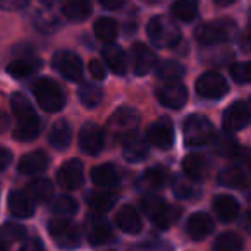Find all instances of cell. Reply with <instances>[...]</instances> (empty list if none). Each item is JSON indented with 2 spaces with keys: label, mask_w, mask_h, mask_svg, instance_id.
I'll list each match as a JSON object with an SVG mask.
<instances>
[{
  "label": "cell",
  "mask_w": 251,
  "mask_h": 251,
  "mask_svg": "<svg viewBox=\"0 0 251 251\" xmlns=\"http://www.w3.org/2000/svg\"><path fill=\"white\" fill-rule=\"evenodd\" d=\"M12 114L16 117L14 138L18 141H31L40 134V119L31 101L23 93H14L11 100Z\"/></svg>",
  "instance_id": "1"
},
{
  "label": "cell",
  "mask_w": 251,
  "mask_h": 251,
  "mask_svg": "<svg viewBox=\"0 0 251 251\" xmlns=\"http://www.w3.org/2000/svg\"><path fill=\"white\" fill-rule=\"evenodd\" d=\"M138 126H140V112L133 107H121L110 115L107 131L114 140L124 143L126 140L136 134Z\"/></svg>",
  "instance_id": "2"
},
{
  "label": "cell",
  "mask_w": 251,
  "mask_h": 251,
  "mask_svg": "<svg viewBox=\"0 0 251 251\" xmlns=\"http://www.w3.org/2000/svg\"><path fill=\"white\" fill-rule=\"evenodd\" d=\"M148 38L158 49H174L181 42V29L169 16H155L147 26Z\"/></svg>",
  "instance_id": "3"
},
{
  "label": "cell",
  "mask_w": 251,
  "mask_h": 251,
  "mask_svg": "<svg viewBox=\"0 0 251 251\" xmlns=\"http://www.w3.org/2000/svg\"><path fill=\"white\" fill-rule=\"evenodd\" d=\"M182 136L188 147H205L215 140V129L205 115L193 114L182 124Z\"/></svg>",
  "instance_id": "4"
},
{
  "label": "cell",
  "mask_w": 251,
  "mask_h": 251,
  "mask_svg": "<svg viewBox=\"0 0 251 251\" xmlns=\"http://www.w3.org/2000/svg\"><path fill=\"white\" fill-rule=\"evenodd\" d=\"M236 33V25L230 19H217L212 23H203L195 29V38L201 45H217L229 42Z\"/></svg>",
  "instance_id": "5"
},
{
  "label": "cell",
  "mask_w": 251,
  "mask_h": 251,
  "mask_svg": "<svg viewBox=\"0 0 251 251\" xmlns=\"http://www.w3.org/2000/svg\"><path fill=\"white\" fill-rule=\"evenodd\" d=\"M33 93L38 105L45 112H59L66 105V95L62 88L49 77H42L33 84Z\"/></svg>",
  "instance_id": "6"
},
{
  "label": "cell",
  "mask_w": 251,
  "mask_h": 251,
  "mask_svg": "<svg viewBox=\"0 0 251 251\" xmlns=\"http://www.w3.org/2000/svg\"><path fill=\"white\" fill-rule=\"evenodd\" d=\"M141 208L143 213L160 229H167L169 226L177 220L179 217V208L176 206H169L162 198L155 195H147L141 200Z\"/></svg>",
  "instance_id": "7"
},
{
  "label": "cell",
  "mask_w": 251,
  "mask_h": 251,
  "mask_svg": "<svg viewBox=\"0 0 251 251\" xmlns=\"http://www.w3.org/2000/svg\"><path fill=\"white\" fill-rule=\"evenodd\" d=\"M49 232L55 244L62 250H74L81 244V232L76 224L67 219H52L49 222Z\"/></svg>",
  "instance_id": "8"
},
{
  "label": "cell",
  "mask_w": 251,
  "mask_h": 251,
  "mask_svg": "<svg viewBox=\"0 0 251 251\" xmlns=\"http://www.w3.org/2000/svg\"><path fill=\"white\" fill-rule=\"evenodd\" d=\"M26 7L31 9V19L40 31L52 33L59 28V16L53 9L52 0H29Z\"/></svg>",
  "instance_id": "9"
},
{
  "label": "cell",
  "mask_w": 251,
  "mask_h": 251,
  "mask_svg": "<svg viewBox=\"0 0 251 251\" xmlns=\"http://www.w3.org/2000/svg\"><path fill=\"white\" fill-rule=\"evenodd\" d=\"M227 91H229V84L226 77L220 76L219 73H205L196 79V93L201 98L219 100L226 97Z\"/></svg>",
  "instance_id": "10"
},
{
  "label": "cell",
  "mask_w": 251,
  "mask_h": 251,
  "mask_svg": "<svg viewBox=\"0 0 251 251\" xmlns=\"http://www.w3.org/2000/svg\"><path fill=\"white\" fill-rule=\"evenodd\" d=\"M52 66L59 74L69 81H81L83 77V62L76 53L69 50H60L52 57Z\"/></svg>",
  "instance_id": "11"
},
{
  "label": "cell",
  "mask_w": 251,
  "mask_h": 251,
  "mask_svg": "<svg viewBox=\"0 0 251 251\" xmlns=\"http://www.w3.org/2000/svg\"><path fill=\"white\" fill-rule=\"evenodd\" d=\"M157 97L160 103L167 108H181L184 107L188 100V90L181 81H167L157 91Z\"/></svg>",
  "instance_id": "12"
},
{
  "label": "cell",
  "mask_w": 251,
  "mask_h": 251,
  "mask_svg": "<svg viewBox=\"0 0 251 251\" xmlns=\"http://www.w3.org/2000/svg\"><path fill=\"white\" fill-rule=\"evenodd\" d=\"M105 147V133L100 126L88 122L79 131V148L88 155H98Z\"/></svg>",
  "instance_id": "13"
},
{
  "label": "cell",
  "mask_w": 251,
  "mask_h": 251,
  "mask_svg": "<svg viewBox=\"0 0 251 251\" xmlns=\"http://www.w3.org/2000/svg\"><path fill=\"white\" fill-rule=\"evenodd\" d=\"M250 122V108L244 101L237 100L227 107L222 117V126L227 133H236V131L244 129Z\"/></svg>",
  "instance_id": "14"
},
{
  "label": "cell",
  "mask_w": 251,
  "mask_h": 251,
  "mask_svg": "<svg viewBox=\"0 0 251 251\" xmlns=\"http://www.w3.org/2000/svg\"><path fill=\"white\" fill-rule=\"evenodd\" d=\"M147 141L160 150H169L174 141V127L167 117H162L155 124H151L147 131Z\"/></svg>",
  "instance_id": "15"
},
{
  "label": "cell",
  "mask_w": 251,
  "mask_h": 251,
  "mask_svg": "<svg viewBox=\"0 0 251 251\" xmlns=\"http://www.w3.org/2000/svg\"><path fill=\"white\" fill-rule=\"evenodd\" d=\"M84 181V172L83 164L79 160H69L59 169L57 172V182L60 188L67 189V191H74V189L81 188Z\"/></svg>",
  "instance_id": "16"
},
{
  "label": "cell",
  "mask_w": 251,
  "mask_h": 251,
  "mask_svg": "<svg viewBox=\"0 0 251 251\" xmlns=\"http://www.w3.org/2000/svg\"><path fill=\"white\" fill-rule=\"evenodd\" d=\"M131 62H133V71L136 76H145L148 74L157 64V57L143 43H134L131 49Z\"/></svg>",
  "instance_id": "17"
},
{
  "label": "cell",
  "mask_w": 251,
  "mask_h": 251,
  "mask_svg": "<svg viewBox=\"0 0 251 251\" xmlns=\"http://www.w3.org/2000/svg\"><path fill=\"white\" fill-rule=\"evenodd\" d=\"M7 206L9 212L14 217H18V219H29L35 213V203L26 195V191H18V189L11 191L7 200Z\"/></svg>",
  "instance_id": "18"
},
{
  "label": "cell",
  "mask_w": 251,
  "mask_h": 251,
  "mask_svg": "<svg viewBox=\"0 0 251 251\" xmlns=\"http://www.w3.org/2000/svg\"><path fill=\"white\" fill-rule=\"evenodd\" d=\"M47 167H49V157H47V153L42 150L26 153L25 157L19 160V165H18L19 172L25 176L40 174V172H43Z\"/></svg>",
  "instance_id": "19"
},
{
  "label": "cell",
  "mask_w": 251,
  "mask_h": 251,
  "mask_svg": "<svg viewBox=\"0 0 251 251\" xmlns=\"http://www.w3.org/2000/svg\"><path fill=\"white\" fill-rule=\"evenodd\" d=\"M186 230L188 234L193 237V239H203L206 237L210 232L213 230V220L208 213L205 212H196L193 213L188 219V224H186Z\"/></svg>",
  "instance_id": "20"
},
{
  "label": "cell",
  "mask_w": 251,
  "mask_h": 251,
  "mask_svg": "<svg viewBox=\"0 0 251 251\" xmlns=\"http://www.w3.org/2000/svg\"><path fill=\"white\" fill-rule=\"evenodd\" d=\"M62 14L73 23L84 21L91 14V0H64Z\"/></svg>",
  "instance_id": "21"
},
{
  "label": "cell",
  "mask_w": 251,
  "mask_h": 251,
  "mask_svg": "<svg viewBox=\"0 0 251 251\" xmlns=\"http://www.w3.org/2000/svg\"><path fill=\"white\" fill-rule=\"evenodd\" d=\"M88 239L93 246H100L112 239V229L105 220L91 215L88 219Z\"/></svg>",
  "instance_id": "22"
},
{
  "label": "cell",
  "mask_w": 251,
  "mask_h": 251,
  "mask_svg": "<svg viewBox=\"0 0 251 251\" xmlns=\"http://www.w3.org/2000/svg\"><path fill=\"white\" fill-rule=\"evenodd\" d=\"M101 55H103L105 64H107V66L110 67L117 76L126 74V69H127V60H126V53L121 47L115 45V43H108V45L103 49V52H101Z\"/></svg>",
  "instance_id": "23"
},
{
  "label": "cell",
  "mask_w": 251,
  "mask_h": 251,
  "mask_svg": "<svg viewBox=\"0 0 251 251\" xmlns=\"http://www.w3.org/2000/svg\"><path fill=\"white\" fill-rule=\"evenodd\" d=\"M115 224L121 230L127 234H138L141 230V220L133 206H122L115 215Z\"/></svg>",
  "instance_id": "24"
},
{
  "label": "cell",
  "mask_w": 251,
  "mask_h": 251,
  "mask_svg": "<svg viewBox=\"0 0 251 251\" xmlns=\"http://www.w3.org/2000/svg\"><path fill=\"white\" fill-rule=\"evenodd\" d=\"M71 140H73V131H71L69 122L57 121L49 133V143L55 150H66V148H69Z\"/></svg>",
  "instance_id": "25"
},
{
  "label": "cell",
  "mask_w": 251,
  "mask_h": 251,
  "mask_svg": "<svg viewBox=\"0 0 251 251\" xmlns=\"http://www.w3.org/2000/svg\"><path fill=\"white\" fill-rule=\"evenodd\" d=\"M91 181L98 188H112L119 182V169L114 164H101L91 171Z\"/></svg>",
  "instance_id": "26"
},
{
  "label": "cell",
  "mask_w": 251,
  "mask_h": 251,
  "mask_svg": "<svg viewBox=\"0 0 251 251\" xmlns=\"http://www.w3.org/2000/svg\"><path fill=\"white\" fill-rule=\"evenodd\" d=\"M213 210L219 215L220 220L224 222H232L237 215H239V205L232 196L220 195L213 200Z\"/></svg>",
  "instance_id": "27"
},
{
  "label": "cell",
  "mask_w": 251,
  "mask_h": 251,
  "mask_svg": "<svg viewBox=\"0 0 251 251\" xmlns=\"http://www.w3.org/2000/svg\"><path fill=\"white\" fill-rule=\"evenodd\" d=\"M182 171L188 177L195 179V181H200L206 176L208 172V162L203 155L200 153H191L184 158L182 162Z\"/></svg>",
  "instance_id": "28"
},
{
  "label": "cell",
  "mask_w": 251,
  "mask_h": 251,
  "mask_svg": "<svg viewBox=\"0 0 251 251\" xmlns=\"http://www.w3.org/2000/svg\"><path fill=\"white\" fill-rule=\"evenodd\" d=\"M26 195L31 198L33 203H45L53 196V184L49 179H33L26 188Z\"/></svg>",
  "instance_id": "29"
},
{
  "label": "cell",
  "mask_w": 251,
  "mask_h": 251,
  "mask_svg": "<svg viewBox=\"0 0 251 251\" xmlns=\"http://www.w3.org/2000/svg\"><path fill=\"white\" fill-rule=\"evenodd\" d=\"M42 67L38 59H16L7 66V73L16 79H25V77L35 74Z\"/></svg>",
  "instance_id": "30"
},
{
  "label": "cell",
  "mask_w": 251,
  "mask_h": 251,
  "mask_svg": "<svg viewBox=\"0 0 251 251\" xmlns=\"http://www.w3.org/2000/svg\"><path fill=\"white\" fill-rule=\"evenodd\" d=\"M124 158L131 164H138V162L145 160L148 157V143L138 138H129L124 141V148H122Z\"/></svg>",
  "instance_id": "31"
},
{
  "label": "cell",
  "mask_w": 251,
  "mask_h": 251,
  "mask_svg": "<svg viewBox=\"0 0 251 251\" xmlns=\"http://www.w3.org/2000/svg\"><path fill=\"white\" fill-rule=\"evenodd\" d=\"M93 31H95V36L97 40H100L101 43L108 45V43H114L115 38L119 35V26L114 19L110 18H100L97 19L93 26Z\"/></svg>",
  "instance_id": "32"
},
{
  "label": "cell",
  "mask_w": 251,
  "mask_h": 251,
  "mask_svg": "<svg viewBox=\"0 0 251 251\" xmlns=\"http://www.w3.org/2000/svg\"><path fill=\"white\" fill-rule=\"evenodd\" d=\"M219 182L227 188H246L248 186V174L243 167H229L219 174Z\"/></svg>",
  "instance_id": "33"
},
{
  "label": "cell",
  "mask_w": 251,
  "mask_h": 251,
  "mask_svg": "<svg viewBox=\"0 0 251 251\" xmlns=\"http://www.w3.org/2000/svg\"><path fill=\"white\" fill-rule=\"evenodd\" d=\"M171 11L177 19L184 23H191L198 16V0H176Z\"/></svg>",
  "instance_id": "34"
},
{
  "label": "cell",
  "mask_w": 251,
  "mask_h": 251,
  "mask_svg": "<svg viewBox=\"0 0 251 251\" xmlns=\"http://www.w3.org/2000/svg\"><path fill=\"white\" fill-rule=\"evenodd\" d=\"M86 201L97 215H101V213H107L115 205V196L110 193H91L86 198Z\"/></svg>",
  "instance_id": "35"
},
{
  "label": "cell",
  "mask_w": 251,
  "mask_h": 251,
  "mask_svg": "<svg viewBox=\"0 0 251 251\" xmlns=\"http://www.w3.org/2000/svg\"><path fill=\"white\" fill-rule=\"evenodd\" d=\"M77 97H79L81 103H83L84 107L95 108V107H98V103L101 101L103 93H101L100 88L95 86V84L84 83V84H81L79 90H77Z\"/></svg>",
  "instance_id": "36"
},
{
  "label": "cell",
  "mask_w": 251,
  "mask_h": 251,
  "mask_svg": "<svg viewBox=\"0 0 251 251\" xmlns=\"http://www.w3.org/2000/svg\"><path fill=\"white\" fill-rule=\"evenodd\" d=\"M157 76L164 83H167V81H181V77L184 76V67L179 62H176V60H164L157 67Z\"/></svg>",
  "instance_id": "37"
},
{
  "label": "cell",
  "mask_w": 251,
  "mask_h": 251,
  "mask_svg": "<svg viewBox=\"0 0 251 251\" xmlns=\"http://www.w3.org/2000/svg\"><path fill=\"white\" fill-rule=\"evenodd\" d=\"M243 239L236 232H224L213 243V251H241Z\"/></svg>",
  "instance_id": "38"
},
{
  "label": "cell",
  "mask_w": 251,
  "mask_h": 251,
  "mask_svg": "<svg viewBox=\"0 0 251 251\" xmlns=\"http://www.w3.org/2000/svg\"><path fill=\"white\" fill-rule=\"evenodd\" d=\"M141 181H143V184L150 189L164 188L165 182H167V172H165L164 167H151L145 172Z\"/></svg>",
  "instance_id": "39"
},
{
  "label": "cell",
  "mask_w": 251,
  "mask_h": 251,
  "mask_svg": "<svg viewBox=\"0 0 251 251\" xmlns=\"http://www.w3.org/2000/svg\"><path fill=\"white\" fill-rule=\"evenodd\" d=\"M52 212L59 217H69V215H74L77 212V203L74 198L71 196H59V198L53 200L52 203Z\"/></svg>",
  "instance_id": "40"
},
{
  "label": "cell",
  "mask_w": 251,
  "mask_h": 251,
  "mask_svg": "<svg viewBox=\"0 0 251 251\" xmlns=\"http://www.w3.org/2000/svg\"><path fill=\"white\" fill-rule=\"evenodd\" d=\"M26 237V229L16 222H5L4 226H0V241H19Z\"/></svg>",
  "instance_id": "41"
},
{
  "label": "cell",
  "mask_w": 251,
  "mask_h": 251,
  "mask_svg": "<svg viewBox=\"0 0 251 251\" xmlns=\"http://www.w3.org/2000/svg\"><path fill=\"white\" fill-rule=\"evenodd\" d=\"M230 76L236 83H251V62H239L230 67Z\"/></svg>",
  "instance_id": "42"
},
{
  "label": "cell",
  "mask_w": 251,
  "mask_h": 251,
  "mask_svg": "<svg viewBox=\"0 0 251 251\" xmlns=\"http://www.w3.org/2000/svg\"><path fill=\"white\" fill-rule=\"evenodd\" d=\"M90 73L95 79H105V76H107V69H105L103 60H100V59L91 60L90 62Z\"/></svg>",
  "instance_id": "43"
},
{
  "label": "cell",
  "mask_w": 251,
  "mask_h": 251,
  "mask_svg": "<svg viewBox=\"0 0 251 251\" xmlns=\"http://www.w3.org/2000/svg\"><path fill=\"white\" fill-rule=\"evenodd\" d=\"M29 4V0H0V9L4 11H19Z\"/></svg>",
  "instance_id": "44"
},
{
  "label": "cell",
  "mask_w": 251,
  "mask_h": 251,
  "mask_svg": "<svg viewBox=\"0 0 251 251\" xmlns=\"http://www.w3.org/2000/svg\"><path fill=\"white\" fill-rule=\"evenodd\" d=\"M174 193L179 196V198H191L193 189H191V186H189L188 182H181V181H179L177 184L174 186Z\"/></svg>",
  "instance_id": "45"
},
{
  "label": "cell",
  "mask_w": 251,
  "mask_h": 251,
  "mask_svg": "<svg viewBox=\"0 0 251 251\" xmlns=\"http://www.w3.org/2000/svg\"><path fill=\"white\" fill-rule=\"evenodd\" d=\"M19 251H47L45 246H43V243L40 239H28L25 244H23V248Z\"/></svg>",
  "instance_id": "46"
},
{
  "label": "cell",
  "mask_w": 251,
  "mask_h": 251,
  "mask_svg": "<svg viewBox=\"0 0 251 251\" xmlns=\"http://www.w3.org/2000/svg\"><path fill=\"white\" fill-rule=\"evenodd\" d=\"M11 164H12V153L7 148L0 147V172L5 171Z\"/></svg>",
  "instance_id": "47"
},
{
  "label": "cell",
  "mask_w": 251,
  "mask_h": 251,
  "mask_svg": "<svg viewBox=\"0 0 251 251\" xmlns=\"http://www.w3.org/2000/svg\"><path fill=\"white\" fill-rule=\"evenodd\" d=\"M239 47L243 49V52L246 53H251V26L246 29V31L241 35L239 38Z\"/></svg>",
  "instance_id": "48"
},
{
  "label": "cell",
  "mask_w": 251,
  "mask_h": 251,
  "mask_svg": "<svg viewBox=\"0 0 251 251\" xmlns=\"http://www.w3.org/2000/svg\"><path fill=\"white\" fill-rule=\"evenodd\" d=\"M98 4H100L101 7L108 9V11H115V9L122 7L124 0H98Z\"/></svg>",
  "instance_id": "49"
},
{
  "label": "cell",
  "mask_w": 251,
  "mask_h": 251,
  "mask_svg": "<svg viewBox=\"0 0 251 251\" xmlns=\"http://www.w3.org/2000/svg\"><path fill=\"white\" fill-rule=\"evenodd\" d=\"M236 155L239 157V162L244 165H251V150H237Z\"/></svg>",
  "instance_id": "50"
},
{
  "label": "cell",
  "mask_w": 251,
  "mask_h": 251,
  "mask_svg": "<svg viewBox=\"0 0 251 251\" xmlns=\"http://www.w3.org/2000/svg\"><path fill=\"white\" fill-rule=\"evenodd\" d=\"M7 129H9V117L0 110V134L5 133Z\"/></svg>",
  "instance_id": "51"
},
{
  "label": "cell",
  "mask_w": 251,
  "mask_h": 251,
  "mask_svg": "<svg viewBox=\"0 0 251 251\" xmlns=\"http://www.w3.org/2000/svg\"><path fill=\"white\" fill-rule=\"evenodd\" d=\"M217 5H220V7H226V5H230V4H234L236 0H213Z\"/></svg>",
  "instance_id": "52"
},
{
  "label": "cell",
  "mask_w": 251,
  "mask_h": 251,
  "mask_svg": "<svg viewBox=\"0 0 251 251\" xmlns=\"http://www.w3.org/2000/svg\"><path fill=\"white\" fill-rule=\"evenodd\" d=\"M141 2H145V4H157L158 0H141Z\"/></svg>",
  "instance_id": "53"
},
{
  "label": "cell",
  "mask_w": 251,
  "mask_h": 251,
  "mask_svg": "<svg viewBox=\"0 0 251 251\" xmlns=\"http://www.w3.org/2000/svg\"><path fill=\"white\" fill-rule=\"evenodd\" d=\"M0 251H7V248H5V244L0 241Z\"/></svg>",
  "instance_id": "54"
},
{
  "label": "cell",
  "mask_w": 251,
  "mask_h": 251,
  "mask_svg": "<svg viewBox=\"0 0 251 251\" xmlns=\"http://www.w3.org/2000/svg\"><path fill=\"white\" fill-rule=\"evenodd\" d=\"M248 205H250V210H248V215H251V196L248 198Z\"/></svg>",
  "instance_id": "55"
},
{
  "label": "cell",
  "mask_w": 251,
  "mask_h": 251,
  "mask_svg": "<svg viewBox=\"0 0 251 251\" xmlns=\"http://www.w3.org/2000/svg\"><path fill=\"white\" fill-rule=\"evenodd\" d=\"M250 26H251V25H250Z\"/></svg>",
  "instance_id": "56"
}]
</instances>
